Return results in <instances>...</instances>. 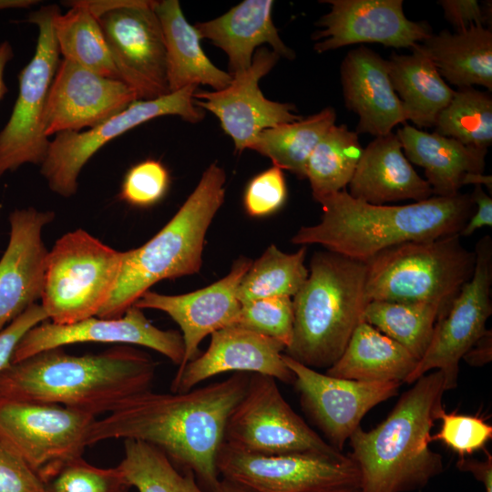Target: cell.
I'll return each mask as SVG.
<instances>
[{
    "instance_id": "39",
    "label": "cell",
    "mask_w": 492,
    "mask_h": 492,
    "mask_svg": "<svg viewBox=\"0 0 492 492\" xmlns=\"http://www.w3.org/2000/svg\"><path fill=\"white\" fill-rule=\"evenodd\" d=\"M46 492H128L118 466L101 468L83 456L69 460L41 478Z\"/></svg>"
},
{
    "instance_id": "21",
    "label": "cell",
    "mask_w": 492,
    "mask_h": 492,
    "mask_svg": "<svg viewBox=\"0 0 492 492\" xmlns=\"http://www.w3.org/2000/svg\"><path fill=\"white\" fill-rule=\"evenodd\" d=\"M248 258L236 260L222 279L200 290L179 295L145 292L135 306L167 313L180 328L184 342V358L173 379L186 364L200 354L199 345L209 334L235 325L241 303L237 297L239 284L251 264Z\"/></svg>"
},
{
    "instance_id": "43",
    "label": "cell",
    "mask_w": 492,
    "mask_h": 492,
    "mask_svg": "<svg viewBox=\"0 0 492 492\" xmlns=\"http://www.w3.org/2000/svg\"><path fill=\"white\" fill-rule=\"evenodd\" d=\"M286 197L283 170L273 165L250 180L244 192L243 204L248 215L264 217L280 210Z\"/></svg>"
},
{
    "instance_id": "36",
    "label": "cell",
    "mask_w": 492,
    "mask_h": 492,
    "mask_svg": "<svg viewBox=\"0 0 492 492\" xmlns=\"http://www.w3.org/2000/svg\"><path fill=\"white\" fill-rule=\"evenodd\" d=\"M307 246L293 253H286L271 245L243 275L237 291L241 304L253 300L287 296L293 297L309 275L304 264Z\"/></svg>"
},
{
    "instance_id": "54",
    "label": "cell",
    "mask_w": 492,
    "mask_h": 492,
    "mask_svg": "<svg viewBox=\"0 0 492 492\" xmlns=\"http://www.w3.org/2000/svg\"><path fill=\"white\" fill-rule=\"evenodd\" d=\"M323 492H360V489H359V487H338V488L326 490Z\"/></svg>"
},
{
    "instance_id": "38",
    "label": "cell",
    "mask_w": 492,
    "mask_h": 492,
    "mask_svg": "<svg viewBox=\"0 0 492 492\" xmlns=\"http://www.w3.org/2000/svg\"><path fill=\"white\" fill-rule=\"evenodd\" d=\"M434 127L435 132L463 145L487 149L492 143L491 97L474 87L458 88Z\"/></svg>"
},
{
    "instance_id": "25",
    "label": "cell",
    "mask_w": 492,
    "mask_h": 492,
    "mask_svg": "<svg viewBox=\"0 0 492 492\" xmlns=\"http://www.w3.org/2000/svg\"><path fill=\"white\" fill-rule=\"evenodd\" d=\"M348 188L352 198L374 205L418 202L434 196L428 182L406 159L395 133L376 137L364 149Z\"/></svg>"
},
{
    "instance_id": "48",
    "label": "cell",
    "mask_w": 492,
    "mask_h": 492,
    "mask_svg": "<svg viewBox=\"0 0 492 492\" xmlns=\"http://www.w3.org/2000/svg\"><path fill=\"white\" fill-rule=\"evenodd\" d=\"M456 467L461 471L471 473L484 485L486 492H492V456L487 451L485 460L461 457L456 462Z\"/></svg>"
},
{
    "instance_id": "52",
    "label": "cell",
    "mask_w": 492,
    "mask_h": 492,
    "mask_svg": "<svg viewBox=\"0 0 492 492\" xmlns=\"http://www.w3.org/2000/svg\"><path fill=\"white\" fill-rule=\"evenodd\" d=\"M213 492H256L255 490L238 482L221 477Z\"/></svg>"
},
{
    "instance_id": "16",
    "label": "cell",
    "mask_w": 492,
    "mask_h": 492,
    "mask_svg": "<svg viewBox=\"0 0 492 492\" xmlns=\"http://www.w3.org/2000/svg\"><path fill=\"white\" fill-rule=\"evenodd\" d=\"M283 361L294 374L293 384L303 412L321 430L328 444L340 452L366 413L395 396L402 384L333 377L284 354Z\"/></svg>"
},
{
    "instance_id": "18",
    "label": "cell",
    "mask_w": 492,
    "mask_h": 492,
    "mask_svg": "<svg viewBox=\"0 0 492 492\" xmlns=\"http://www.w3.org/2000/svg\"><path fill=\"white\" fill-rule=\"evenodd\" d=\"M330 12L316 22L321 30L313 34L319 53L355 44H381L413 49L432 34L425 21L406 17L403 0H323Z\"/></svg>"
},
{
    "instance_id": "49",
    "label": "cell",
    "mask_w": 492,
    "mask_h": 492,
    "mask_svg": "<svg viewBox=\"0 0 492 492\" xmlns=\"http://www.w3.org/2000/svg\"><path fill=\"white\" fill-rule=\"evenodd\" d=\"M492 332L487 330L466 352L462 359L470 365H483L491 361Z\"/></svg>"
},
{
    "instance_id": "17",
    "label": "cell",
    "mask_w": 492,
    "mask_h": 492,
    "mask_svg": "<svg viewBox=\"0 0 492 492\" xmlns=\"http://www.w3.org/2000/svg\"><path fill=\"white\" fill-rule=\"evenodd\" d=\"M280 56L265 46L259 47L246 70L232 76L229 86L218 91H195L194 104L215 115L232 139L235 151L249 149L263 130L302 118L296 107L266 98L259 81L276 65Z\"/></svg>"
},
{
    "instance_id": "3",
    "label": "cell",
    "mask_w": 492,
    "mask_h": 492,
    "mask_svg": "<svg viewBox=\"0 0 492 492\" xmlns=\"http://www.w3.org/2000/svg\"><path fill=\"white\" fill-rule=\"evenodd\" d=\"M318 202L320 222L301 227L291 241L319 244L363 262L401 243L459 234L475 210L471 194L461 192L404 205H374L343 190Z\"/></svg>"
},
{
    "instance_id": "31",
    "label": "cell",
    "mask_w": 492,
    "mask_h": 492,
    "mask_svg": "<svg viewBox=\"0 0 492 492\" xmlns=\"http://www.w3.org/2000/svg\"><path fill=\"white\" fill-rule=\"evenodd\" d=\"M387 65L406 119L417 128L434 127L455 90L441 77L432 59L418 45L409 55L392 53Z\"/></svg>"
},
{
    "instance_id": "1",
    "label": "cell",
    "mask_w": 492,
    "mask_h": 492,
    "mask_svg": "<svg viewBox=\"0 0 492 492\" xmlns=\"http://www.w3.org/2000/svg\"><path fill=\"white\" fill-rule=\"evenodd\" d=\"M251 374L234 373L187 392L134 395L96 419L88 446L108 439H134L160 449L181 471H190L205 492L220 481L216 459L227 419L244 395Z\"/></svg>"
},
{
    "instance_id": "19",
    "label": "cell",
    "mask_w": 492,
    "mask_h": 492,
    "mask_svg": "<svg viewBox=\"0 0 492 492\" xmlns=\"http://www.w3.org/2000/svg\"><path fill=\"white\" fill-rule=\"evenodd\" d=\"M80 343H125L152 349L173 364L184 358L182 335L176 330H162L151 323L143 310L132 305L118 318L90 317L70 324L43 322L20 340L11 363L38 353Z\"/></svg>"
},
{
    "instance_id": "9",
    "label": "cell",
    "mask_w": 492,
    "mask_h": 492,
    "mask_svg": "<svg viewBox=\"0 0 492 492\" xmlns=\"http://www.w3.org/2000/svg\"><path fill=\"white\" fill-rule=\"evenodd\" d=\"M56 5L31 12L27 22L37 26L36 50L18 75V95L10 118L0 131V178L26 164L41 165L50 141L44 131L49 89L60 63L54 33Z\"/></svg>"
},
{
    "instance_id": "32",
    "label": "cell",
    "mask_w": 492,
    "mask_h": 492,
    "mask_svg": "<svg viewBox=\"0 0 492 492\" xmlns=\"http://www.w3.org/2000/svg\"><path fill=\"white\" fill-rule=\"evenodd\" d=\"M70 9L56 14L54 33L63 59L101 76L120 80L97 16L83 1H70Z\"/></svg>"
},
{
    "instance_id": "45",
    "label": "cell",
    "mask_w": 492,
    "mask_h": 492,
    "mask_svg": "<svg viewBox=\"0 0 492 492\" xmlns=\"http://www.w3.org/2000/svg\"><path fill=\"white\" fill-rule=\"evenodd\" d=\"M47 320L39 303L28 307L0 332V373L12 361L16 345L22 337L34 326Z\"/></svg>"
},
{
    "instance_id": "5",
    "label": "cell",
    "mask_w": 492,
    "mask_h": 492,
    "mask_svg": "<svg viewBox=\"0 0 492 492\" xmlns=\"http://www.w3.org/2000/svg\"><path fill=\"white\" fill-rule=\"evenodd\" d=\"M226 174L210 164L171 220L149 241L123 251L111 296L97 313L118 318L155 283L198 273L207 231L225 198Z\"/></svg>"
},
{
    "instance_id": "2",
    "label": "cell",
    "mask_w": 492,
    "mask_h": 492,
    "mask_svg": "<svg viewBox=\"0 0 492 492\" xmlns=\"http://www.w3.org/2000/svg\"><path fill=\"white\" fill-rule=\"evenodd\" d=\"M158 364L144 351L119 346L75 355L46 350L0 373V396L61 405L94 416L150 390Z\"/></svg>"
},
{
    "instance_id": "27",
    "label": "cell",
    "mask_w": 492,
    "mask_h": 492,
    "mask_svg": "<svg viewBox=\"0 0 492 492\" xmlns=\"http://www.w3.org/2000/svg\"><path fill=\"white\" fill-rule=\"evenodd\" d=\"M395 134L406 159L424 169L434 196L456 195L466 173L484 172L487 149L468 147L407 124Z\"/></svg>"
},
{
    "instance_id": "30",
    "label": "cell",
    "mask_w": 492,
    "mask_h": 492,
    "mask_svg": "<svg viewBox=\"0 0 492 492\" xmlns=\"http://www.w3.org/2000/svg\"><path fill=\"white\" fill-rule=\"evenodd\" d=\"M420 47L446 82L458 88L482 86L492 90V31L483 26L432 34Z\"/></svg>"
},
{
    "instance_id": "42",
    "label": "cell",
    "mask_w": 492,
    "mask_h": 492,
    "mask_svg": "<svg viewBox=\"0 0 492 492\" xmlns=\"http://www.w3.org/2000/svg\"><path fill=\"white\" fill-rule=\"evenodd\" d=\"M169 186V174L159 160L149 159L132 166L121 184L119 197L137 207H149L159 202Z\"/></svg>"
},
{
    "instance_id": "23",
    "label": "cell",
    "mask_w": 492,
    "mask_h": 492,
    "mask_svg": "<svg viewBox=\"0 0 492 492\" xmlns=\"http://www.w3.org/2000/svg\"><path fill=\"white\" fill-rule=\"evenodd\" d=\"M210 336L207 350L189 362L172 380L171 392H187L227 372L259 374L293 384L294 374L283 361L286 347L281 342L238 324Z\"/></svg>"
},
{
    "instance_id": "13",
    "label": "cell",
    "mask_w": 492,
    "mask_h": 492,
    "mask_svg": "<svg viewBox=\"0 0 492 492\" xmlns=\"http://www.w3.org/2000/svg\"><path fill=\"white\" fill-rule=\"evenodd\" d=\"M95 420L61 405L0 396V439L40 478L83 456Z\"/></svg>"
},
{
    "instance_id": "20",
    "label": "cell",
    "mask_w": 492,
    "mask_h": 492,
    "mask_svg": "<svg viewBox=\"0 0 492 492\" xmlns=\"http://www.w3.org/2000/svg\"><path fill=\"white\" fill-rule=\"evenodd\" d=\"M136 100L134 91L121 80L62 59L47 97L43 119L45 134L48 138L91 128Z\"/></svg>"
},
{
    "instance_id": "53",
    "label": "cell",
    "mask_w": 492,
    "mask_h": 492,
    "mask_svg": "<svg viewBox=\"0 0 492 492\" xmlns=\"http://www.w3.org/2000/svg\"><path fill=\"white\" fill-rule=\"evenodd\" d=\"M39 3L36 0H0V11L5 9L28 8Z\"/></svg>"
},
{
    "instance_id": "41",
    "label": "cell",
    "mask_w": 492,
    "mask_h": 492,
    "mask_svg": "<svg viewBox=\"0 0 492 492\" xmlns=\"http://www.w3.org/2000/svg\"><path fill=\"white\" fill-rule=\"evenodd\" d=\"M437 419L441 427L431 441L442 442L460 457L483 449L492 437V426L477 415L446 413L443 408Z\"/></svg>"
},
{
    "instance_id": "4",
    "label": "cell",
    "mask_w": 492,
    "mask_h": 492,
    "mask_svg": "<svg viewBox=\"0 0 492 492\" xmlns=\"http://www.w3.org/2000/svg\"><path fill=\"white\" fill-rule=\"evenodd\" d=\"M446 391L440 370L421 376L375 428L349 437V456L360 472V492H405L424 487L443 469L431 450L430 431Z\"/></svg>"
},
{
    "instance_id": "24",
    "label": "cell",
    "mask_w": 492,
    "mask_h": 492,
    "mask_svg": "<svg viewBox=\"0 0 492 492\" xmlns=\"http://www.w3.org/2000/svg\"><path fill=\"white\" fill-rule=\"evenodd\" d=\"M341 83L345 107L358 117L355 132L374 137L393 133L406 119L389 76L387 60L360 46L342 61Z\"/></svg>"
},
{
    "instance_id": "47",
    "label": "cell",
    "mask_w": 492,
    "mask_h": 492,
    "mask_svg": "<svg viewBox=\"0 0 492 492\" xmlns=\"http://www.w3.org/2000/svg\"><path fill=\"white\" fill-rule=\"evenodd\" d=\"M471 198L477 209L459 233L461 237L470 236L482 227L492 226V199L490 195L481 186H475Z\"/></svg>"
},
{
    "instance_id": "26",
    "label": "cell",
    "mask_w": 492,
    "mask_h": 492,
    "mask_svg": "<svg viewBox=\"0 0 492 492\" xmlns=\"http://www.w3.org/2000/svg\"><path fill=\"white\" fill-rule=\"evenodd\" d=\"M272 0H244L220 16L194 25L201 39L226 53L231 77L249 68L255 51L264 44L280 57H295L272 22Z\"/></svg>"
},
{
    "instance_id": "11",
    "label": "cell",
    "mask_w": 492,
    "mask_h": 492,
    "mask_svg": "<svg viewBox=\"0 0 492 492\" xmlns=\"http://www.w3.org/2000/svg\"><path fill=\"white\" fill-rule=\"evenodd\" d=\"M223 443L255 455L292 453L337 455L286 402L272 377L251 374L247 390L231 412Z\"/></svg>"
},
{
    "instance_id": "46",
    "label": "cell",
    "mask_w": 492,
    "mask_h": 492,
    "mask_svg": "<svg viewBox=\"0 0 492 492\" xmlns=\"http://www.w3.org/2000/svg\"><path fill=\"white\" fill-rule=\"evenodd\" d=\"M438 5L443 9L445 19L456 31L485 26L490 21L491 9L488 10V5H483L477 0H441Z\"/></svg>"
},
{
    "instance_id": "29",
    "label": "cell",
    "mask_w": 492,
    "mask_h": 492,
    "mask_svg": "<svg viewBox=\"0 0 492 492\" xmlns=\"http://www.w3.org/2000/svg\"><path fill=\"white\" fill-rule=\"evenodd\" d=\"M418 360L374 326L361 322L327 375L364 382H405Z\"/></svg>"
},
{
    "instance_id": "50",
    "label": "cell",
    "mask_w": 492,
    "mask_h": 492,
    "mask_svg": "<svg viewBox=\"0 0 492 492\" xmlns=\"http://www.w3.org/2000/svg\"><path fill=\"white\" fill-rule=\"evenodd\" d=\"M14 56L13 47L8 41L0 43V101L7 92V87L5 82V69L8 62Z\"/></svg>"
},
{
    "instance_id": "12",
    "label": "cell",
    "mask_w": 492,
    "mask_h": 492,
    "mask_svg": "<svg viewBox=\"0 0 492 492\" xmlns=\"http://www.w3.org/2000/svg\"><path fill=\"white\" fill-rule=\"evenodd\" d=\"M197 86H189L150 100H136L124 110L83 132H61L50 141L40 173L56 194L69 198L78 188L79 174L104 145L153 118L178 116L196 123L205 112L194 104Z\"/></svg>"
},
{
    "instance_id": "10",
    "label": "cell",
    "mask_w": 492,
    "mask_h": 492,
    "mask_svg": "<svg viewBox=\"0 0 492 492\" xmlns=\"http://www.w3.org/2000/svg\"><path fill=\"white\" fill-rule=\"evenodd\" d=\"M82 1L97 16L120 80L137 100L169 94L166 45L155 1Z\"/></svg>"
},
{
    "instance_id": "44",
    "label": "cell",
    "mask_w": 492,
    "mask_h": 492,
    "mask_svg": "<svg viewBox=\"0 0 492 492\" xmlns=\"http://www.w3.org/2000/svg\"><path fill=\"white\" fill-rule=\"evenodd\" d=\"M0 492H46L40 477L1 439Z\"/></svg>"
},
{
    "instance_id": "6",
    "label": "cell",
    "mask_w": 492,
    "mask_h": 492,
    "mask_svg": "<svg viewBox=\"0 0 492 492\" xmlns=\"http://www.w3.org/2000/svg\"><path fill=\"white\" fill-rule=\"evenodd\" d=\"M365 277V262L316 251L306 282L292 297L293 335L284 354L315 370L333 365L363 322Z\"/></svg>"
},
{
    "instance_id": "37",
    "label": "cell",
    "mask_w": 492,
    "mask_h": 492,
    "mask_svg": "<svg viewBox=\"0 0 492 492\" xmlns=\"http://www.w3.org/2000/svg\"><path fill=\"white\" fill-rule=\"evenodd\" d=\"M138 492H205L190 471H181L158 447L125 439L124 456L118 466Z\"/></svg>"
},
{
    "instance_id": "40",
    "label": "cell",
    "mask_w": 492,
    "mask_h": 492,
    "mask_svg": "<svg viewBox=\"0 0 492 492\" xmlns=\"http://www.w3.org/2000/svg\"><path fill=\"white\" fill-rule=\"evenodd\" d=\"M292 298L266 297L241 304L237 323L272 337L287 348L293 335Z\"/></svg>"
},
{
    "instance_id": "28",
    "label": "cell",
    "mask_w": 492,
    "mask_h": 492,
    "mask_svg": "<svg viewBox=\"0 0 492 492\" xmlns=\"http://www.w3.org/2000/svg\"><path fill=\"white\" fill-rule=\"evenodd\" d=\"M166 45L169 93L189 86L206 85L214 91L230 85L232 77L217 67L204 53L195 26L183 15L178 0L154 2Z\"/></svg>"
},
{
    "instance_id": "34",
    "label": "cell",
    "mask_w": 492,
    "mask_h": 492,
    "mask_svg": "<svg viewBox=\"0 0 492 492\" xmlns=\"http://www.w3.org/2000/svg\"><path fill=\"white\" fill-rule=\"evenodd\" d=\"M363 150L359 135L346 125L334 124L327 130L305 166L315 201L346 190Z\"/></svg>"
},
{
    "instance_id": "51",
    "label": "cell",
    "mask_w": 492,
    "mask_h": 492,
    "mask_svg": "<svg viewBox=\"0 0 492 492\" xmlns=\"http://www.w3.org/2000/svg\"><path fill=\"white\" fill-rule=\"evenodd\" d=\"M472 184L475 186H485L489 194L492 193V178L491 175L483 173H466L463 179V186Z\"/></svg>"
},
{
    "instance_id": "7",
    "label": "cell",
    "mask_w": 492,
    "mask_h": 492,
    "mask_svg": "<svg viewBox=\"0 0 492 492\" xmlns=\"http://www.w3.org/2000/svg\"><path fill=\"white\" fill-rule=\"evenodd\" d=\"M459 234L401 243L366 264L365 296L371 301L434 302L446 313L470 280L476 252Z\"/></svg>"
},
{
    "instance_id": "8",
    "label": "cell",
    "mask_w": 492,
    "mask_h": 492,
    "mask_svg": "<svg viewBox=\"0 0 492 492\" xmlns=\"http://www.w3.org/2000/svg\"><path fill=\"white\" fill-rule=\"evenodd\" d=\"M117 251L82 229L48 251L41 303L47 320L70 324L97 316L111 296L121 268Z\"/></svg>"
},
{
    "instance_id": "14",
    "label": "cell",
    "mask_w": 492,
    "mask_h": 492,
    "mask_svg": "<svg viewBox=\"0 0 492 492\" xmlns=\"http://www.w3.org/2000/svg\"><path fill=\"white\" fill-rule=\"evenodd\" d=\"M216 465L221 477L256 492H323L360 484L357 465L343 453L262 456L241 452L222 443Z\"/></svg>"
},
{
    "instance_id": "15",
    "label": "cell",
    "mask_w": 492,
    "mask_h": 492,
    "mask_svg": "<svg viewBox=\"0 0 492 492\" xmlns=\"http://www.w3.org/2000/svg\"><path fill=\"white\" fill-rule=\"evenodd\" d=\"M472 277L461 288L447 312L436 323L430 343L405 383L413 384L428 371L440 370L446 388L456 386L459 362L487 331L492 313V240L481 238L475 246Z\"/></svg>"
},
{
    "instance_id": "35",
    "label": "cell",
    "mask_w": 492,
    "mask_h": 492,
    "mask_svg": "<svg viewBox=\"0 0 492 492\" xmlns=\"http://www.w3.org/2000/svg\"><path fill=\"white\" fill-rule=\"evenodd\" d=\"M446 313L434 302H369L363 321L405 347L418 361L425 354L438 318Z\"/></svg>"
},
{
    "instance_id": "33",
    "label": "cell",
    "mask_w": 492,
    "mask_h": 492,
    "mask_svg": "<svg viewBox=\"0 0 492 492\" xmlns=\"http://www.w3.org/2000/svg\"><path fill=\"white\" fill-rule=\"evenodd\" d=\"M335 120V110L327 107L306 118L261 131L249 149L269 158L274 166L282 170L305 179L309 157Z\"/></svg>"
},
{
    "instance_id": "22",
    "label": "cell",
    "mask_w": 492,
    "mask_h": 492,
    "mask_svg": "<svg viewBox=\"0 0 492 492\" xmlns=\"http://www.w3.org/2000/svg\"><path fill=\"white\" fill-rule=\"evenodd\" d=\"M54 218L53 211L33 207L9 214V239L0 258V332L41 299L48 253L43 230Z\"/></svg>"
}]
</instances>
